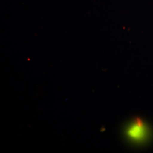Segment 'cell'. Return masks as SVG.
I'll use <instances>...</instances> for the list:
<instances>
[{
	"mask_svg": "<svg viewBox=\"0 0 153 153\" xmlns=\"http://www.w3.org/2000/svg\"><path fill=\"white\" fill-rule=\"evenodd\" d=\"M148 126L140 119L134 120L128 126L126 130L127 137L132 142L143 143L149 137Z\"/></svg>",
	"mask_w": 153,
	"mask_h": 153,
	"instance_id": "cell-1",
	"label": "cell"
}]
</instances>
